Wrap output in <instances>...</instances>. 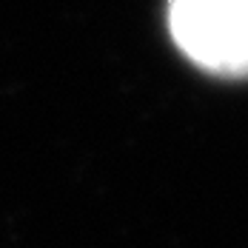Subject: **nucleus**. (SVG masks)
<instances>
[{
	"label": "nucleus",
	"instance_id": "nucleus-1",
	"mask_svg": "<svg viewBox=\"0 0 248 248\" xmlns=\"http://www.w3.org/2000/svg\"><path fill=\"white\" fill-rule=\"evenodd\" d=\"M171 34L200 66L248 75V0H171Z\"/></svg>",
	"mask_w": 248,
	"mask_h": 248
}]
</instances>
